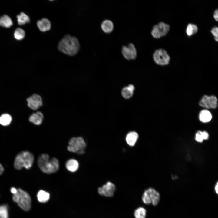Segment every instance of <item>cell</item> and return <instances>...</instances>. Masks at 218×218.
<instances>
[{
  "instance_id": "cell-16",
  "label": "cell",
  "mask_w": 218,
  "mask_h": 218,
  "mask_svg": "<svg viewBox=\"0 0 218 218\" xmlns=\"http://www.w3.org/2000/svg\"><path fill=\"white\" fill-rule=\"evenodd\" d=\"M114 24L111 20L106 19L104 20L101 24L102 31L105 33H111L114 29Z\"/></svg>"
},
{
  "instance_id": "cell-20",
  "label": "cell",
  "mask_w": 218,
  "mask_h": 218,
  "mask_svg": "<svg viewBox=\"0 0 218 218\" xmlns=\"http://www.w3.org/2000/svg\"><path fill=\"white\" fill-rule=\"evenodd\" d=\"M17 21L19 25H21L30 22L29 17L23 12L17 16Z\"/></svg>"
},
{
  "instance_id": "cell-5",
  "label": "cell",
  "mask_w": 218,
  "mask_h": 218,
  "mask_svg": "<svg viewBox=\"0 0 218 218\" xmlns=\"http://www.w3.org/2000/svg\"><path fill=\"white\" fill-rule=\"evenodd\" d=\"M86 147L84 139L81 137H73L70 139L67 147V149L70 152L82 154L85 153Z\"/></svg>"
},
{
  "instance_id": "cell-9",
  "label": "cell",
  "mask_w": 218,
  "mask_h": 218,
  "mask_svg": "<svg viewBox=\"0 0 218 218\" xmlns=\"http://www.w3.org/2000/svg\"><path fill=\"white\" fill-rule=\"evenodd\" d=\"M121 51L123 57L127 60H134L137 56L136 49L134 44L131 43L123 46Z\"/></svg>"
},
{
  "instance_id": "cell-13",
  "label": "cell",
  "mask_w": 218,
  "mask_h": 218,
  "mask_svg": "<svg viewBox=\"0 0 218 218\" xmlns=\"http://www.w3.org/2000/svg\"><path fill=\"white\" fill-rule=\"evenodd\" d=\"M37 25L41 32H45L49 30L51 28L50 21L46 18H43L37 22Z\"/></svg>"
},
{
  "instance_id": "cell-19",
  "label": "cell",
  "mask_w": 218,
  "mask_h": 218,
  "mask_svg": "<svg viewBox=\"0 0 218 218\" xmlns=\"http://www.w3.org/2000/svg\"><path fill=\"white\" fill-rule=\"evenodd\" d=\"M13 24V21L11 18L6 15H4L0 17V26L9 28Z\"/></svg>"
},
{
  "instance_id": "cell-21",
  "label": "cell",
  "mask_w": 218,
  "mask_h": 218,
  "mask_svg": "<svg viewBox=\"0 0 218 218\" xmlns=\"http://www.w3.org/2000/svg\"><path fill=\"white\" fill-rule=\"evenodd\" d=\"M38 201L41 203H45L47 202L50 198L49 194L44 190H40L37 194Z\"/></svg>"
},
{
  "instance_id": "cell-28",
  "label": "cell",
  "mask_w": 218,
  "mask_h": 218,
  "mask_svg": "<svg viewBox=\"0 0 218 218\" xmlns=\"http://www.w3.org/2000/svg\"><path fill=\"white\" fill-rule=\"evenodd\" d=\"M198 31L197 26L194 24H189L188 25L186 33L189 36L196 33Z\"/></svg>"
},
{
  "instance_id": "cell-31",
  "label": "cell",
  "mask_w": 218,
  "mask_h": 218,
  "mask_svg": "<svg viewBox=\"0 0 218 218\" xmlns=\"http://www.w3.org/2000/svg\"><path fill=\"white\" fill-rule=\"evenodd\" d=\"M218 9H216L214 11V14H213V17L214 18H215V20L216 21H218Z\"/></svg>"
},
{
  "instance_id": "cell-11",
  "label": "cell",
  "mask_w": 218,
  "mask_h": 218,
  "mask_svg": "<svg viewBox=\"0 0 218 218\" xmlns=\"http://www.w3.org/2000/svg\"><path fill=\"white\" fill-rule=\"evenodd\" d=\"M116 189V186L113 183L108 181L105 184L98 188V192L101 196L111 197L113 196Z\"/></svg>"
},
{
  "instance_id": "cell-32",
  "label": "cell",
  "mask_w": 218,
  "mask_h": 218,
  "mask_svg": "<svg viewBox=\"0 0 218 218\" xmlns=\"http://www.w3.org/2000/svg\"><path fill=\"white\" fill-rule=\"evenodd\" d=\"M4 171V168L2 165L0 164V175L3 173Z\"/></svg>"
},
{
  "instance_id": "cell-4",
  "label": "cell",
  "mask_w": 218,
  "mask_h": 218,
  "mask_svg": "<svg viewBox=\"0 0 218 218\" xmlns=\"http://www.w3.org/2000/svg\"><path fill=\"white\" fill-rule=\"evenodd\" d=\"M17 189V193L13 196V201L16 203L20 208L24 210L29 211L31 206V199L29 195L21 189Z\"/></svg>"
},
{
  "instance_id": "cell-25",
  "label": "cell",
  "mask_w": 218,
  "mask_h": 218,
  "mask_svg": "<svg viewBox=\"0 0 218 218\" xmlns=\"http://www.w3.org/2000/svg\"><path fill=\"white\" fill-rule=\"evenodd\" d=\"M146 211L143 207H139L136 209L134 212V216L135 218H145Z\"/></svg>"
},
{
  "instance_id": "cell-27",
  "label": "cell",
  "mask_w": 218,
  "mask_h": 218,
  "mask_svg": "<svg viewBox=\"0 0 218 218\" xmlns=\"http://www.w3.org/2000/svg\"><path fill=\"white\" fill-rule=\"evenodd\" d=\"M0 218H9L8 207L7 204L0 205Z\"/></svg>"
},
{
  "instance_id": "cell-33",
  "label": "cell",
  "mask_w": 218,
  "mask_h": 218,
  "mask_svg": "<svg viewBox=\"0 0 218 218\" xmlns=\"http://www.w3.org/2000/svg\"><path fill=\"white\" fill-rule=\"evenodd\" d=\"M218 182H217L215 187V191L217 194H218Z\"/></svg>"
},
{
  "instance_id": "cell-15",
  "label": "cell",
  "mask_w": 218,
  "mask_h": 218,
  "mask_svg": "<svg viewBox=\"0 0 218 218\" xmlns=\"http://www.w3.org/2000/svg\"><path fill=\"white\" fill-rule=\"evenodd\" d=\"M139 137L138 134L135 131L129 132L126 135L125 140L129 146L132 147L135 145Z\"/></svg>"
},
{
  "instance_id": "cell-22",
  "label": "cell",
  "mask_w": 218,
  "mask_h": 218,
  "mask_svg": "<svg viewBox=\"0 0 218 218\" xmlns=\"http://www.w3.org/2000/svg\"><path fill=\"white\" fill-rule=\"evenodd\" d=\"M209 137L208 133L206 131H201L199 130L197 131L196 133L195 139L197 142H202L203 140L208 139Z\"/></svg>"
},
{
  "instance_id": "cell-17",
  "label": "cell",
  "mask_w": 218,
  "mask_h": 218,
  "mask_svg": "<svg viewBox=\"0 0 218 218\" xmlns=\"http://www.w3.org/2000/svg\"><path fill=\"white\" fill-rule=\"evenodd\" d=\"M67 169L69 171L74 172H76L78 169L79 164L76 160L71 159L68 160L66 162L65 165Z\"/></svg>"
},
{
  "instance_id": "cell-26",
  "label": "cell",
  "mask_w": 218,
  "mask_h": 218,
  "mask_svg": "<svg viewBox=\"0 0 218 218\" xmlns=\"http://www.w3.org/2000/svg\"><path fill=\"white\" fill-rule=\"evenodd\" d=\"M25 34V31L23 29L21 28H18L15 30L14 36L16 39L21 40L24 38Z\"/></svg>"
},
{
  "instance_id": "cell-12",
  "label": "cell",
  "mask_w": 218,
  "mask_h": 218,
  "mask_svg": "<svg viewBox=\"0 0 218 218\" xmlns=\"http://www.w3.org/2000/svg\"><path fill=\"white\" fill-rule=\"evenodd\" d=\"M28 106L31 109L36 110L43 104L42 99L39 95L34 94L27 99Z\"/></svg>"
},
{
  "instance_id": "cell-7",
  "label": "cell",
  "mask_w": 218,
  "mask_h": 218,
  "mask_svg": "<svg viewBox=\"0 0 218 218\" xmlns=\"http://www.w3.org/2000/svg\"><path fill=\"white\" fill-rule=\"evenodd\" d=\"M153 58L156 64L161 65H167L170 60L166 51L162 49L155 50L153 54Z\"/></svg>"
},
{
  "instance_id": "cell-29",
  "label": "cell",
  "mask_w": 218,
  "mask_h": 218,
  "mask_svg": "<svg viewBox=\"0 0 218 218\" xmlns=\"http://www.w3.org/2000/svg\"><path fill=\"white\" fill-rule=\"evenodd\" d=\"M218 29L217 27H215L213 28L211 30V32L214 36V39L215 41H218Z\"/></svg>"
},
{
  "instance_id": "cell-3",
  "label": "cell",
  "mask_w": 218,
  "mask_h": 218,
  "mask_svg": "<svg viewBox=\"0 0 218 218\" xmlns=\"http://www.w3.org/2000/svg\"><path fill=\"white\" fill-rule=\"evenodd\" d=\"M34 161L33 154L28 151L20 152L16 156L14 163L15 168L20 170L23 168L28 169L32 166Z\"/></svg>"
},
{
  "instance_id": "cell-2",
  "label": "cell",
  "mask_w": 218,
  "mask_h": 218,
  "mask_svg": "<svg viewBox=\"0 0 218 218\" xmlns=\"http://www.w3.org/2000/svg\"><path fill=\"white\" fill-rule=\"evenodd\" d=\"M37 163L41 170L47 174L56 173L59 167L58 160L55 157L50 159L49 155L46 153L42 154L39 156Z\"/></svg>"
},
{
  "instance_id": "cell-6",
  "label": "cell",
  "mask_w": 218,
  "mask_h": 218,
  "mask_svg": "<svg viewBox=\"0 0 218 218\" xmlns=\"http://www.w3.org/2000/svg\"><path fill=\"white\" fill-rule=\"evenodd\" d=\"M160 199L159 193L152 188L145 190L142 197V200L144 204L148 205L152 203L154 206L157 205Z\"/></svg>"
},
{
  "instance_id": "cell-8",
  "label": "cell",
  "mask_w": 218,
  "mask_h": 218,
  "mask_svg": "<svg viewBox=\"0 0 218 218\" xmlns=\"http://www.w3.org/2000/svg\"><path fill=\"white\" fill-rule=\"evenodd\" d=\"M170 28L168 25L160 22L153 26L151 34L154 38H159L165 35L169 31Z\"/></svg>"
},
{
  "instance_id": "cell-10",
  "label": "cell",
  "mask_w": 218,
  "mask_h": 218,
  "mask_svg": "<svg viewBox=\"0 0 218 218\" xmlns=\"http://www.w3.org/2000/svg\"><path fill=\"white\" fill-rule=\"evenodd\" d=\"M199 104L200 106L206 108L215 109L217 107V99L214 95H204L199 101Z\"/></svg>"
},
{
  "instance_id": "cell-24",
  "label": "cell",
  "mask_w": 218,
  "mask_h": 218,
  "mask_svg": "<svg viewBox=\"0 0 218 218\" xmlns=\"http://www.w3.org/2000/svg\"><path fill=\"white\" fill-rule=\"evenodd\" d=\"M134 91L128 86H126L122 89L121 94L124 98L128 99L132 97Z\"/></svg>"
},
{
  "instance_id": "cell-1",
  "label": "cell",
  "mask_w": 218,
  "mask_h": 218,
  "mask_svg": "<svg viewBox=\"0 0 218 218\" xmlns=\"http://www.w3.org/2000/svg\"><path fill=\"white\" fill-rule=\"evenodd\" d=\"M58 48L60 51L65 54L69 56H74L79 51L80 45L76 37L67 34L59 41Z\"/></svg>"
},
{
  "instance_id": "cell-30",
  "label": "cell",
  "mask_w": 218,
  "mask_h": 218,
  "mask_svg": "<svg viewBox=\"0 0 218 218\" xmlns=\"http://www.w3.org/2000/svg\"><path fill=\"white\" fill-rule=\"evenodd\" d=\"M10 191L14 195L16 194L18 192V189L14 187H12L10 189Z\"/></svg>"
},
{
  "instance_id": "cell-18",
  "label": "cell",
  "mask_w": 218,
  "mask_h": 218,
  "mask_svg": "<svg viewBox=\"0 0 218 218\" xmlns=\"http://www.w3.org/2000/svg\"><path fill=\"white\" fill-rule=\"evenodd\" d=\"M199 118V120L203 123L209 122L212 118L211 113L207 110H203L200 112Z\"/></svg>"
},
{
  "instance_id": "cell-23",
  "label": "cell",
  "mask_w": 218,
  "mask_h": 218,
  "mask_svg": "<svg viewBox=\"0 0 218 218\" xmlns=\"http://www.w3.org/2000/svg\"><path fill=\"white\" fill-rule=\"evenodd\" d=\"M12 117L8 114H4L0 116V124L4 126L10 124L12 121Z\"/></svg>"
},
{
  "instance_id": "cell-14",
  "label": "cell",
  "mask_w": 218,
  "mask_h": 218,
  "mask_svg": "<svg viewBox=\"0 0 218 218\" xmlns=\"http://www.w3.org/2000/svg\"><path fill=\"white\" fill-rule=\"evenodd\" d=\"M44 118L43 114L40 111H37L32 114L29 117V120L34 124L39 125L42 123Z\"/></svg>"
}]
</instances>
